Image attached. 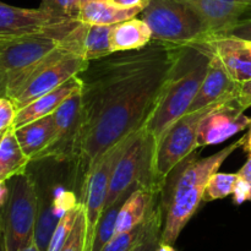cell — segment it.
Segmentation results:
<instances>
[{"label": "cell", "instance_id": "cell-1", "mask_svg": "<svg viewBox=\"0 0 251 251\" xmlns=\"http://www.w3.org/2000/svg\"><path fill=\"white\" fill-rule=\"evenodd\" d=\"M179 47L152 41L139 50L114 51L88 61L78 74L81 122L70 163L80 194L105 152L145 126L158 104Z\"/></svg>", "mask_w": 251, "mask_h": 251}, {"label": "cell", "instance_id": "cell-2", "mask_svg": "<svg viewBox=\"0 0 251 251\" xmlns=\"http://www.w3.org/2000/svg\"><path fill=\"white\" fill-rule=\"evenodd\" d=\"M243 142L244 136L205 158H198L193 153L174 169L176 176L172 173L162 189L163 228L161 243L174 245L181 230L203 202L210 176L218 172L235 150L243 146Z\"/></svg>", "mask_w": 251, "mask_h": 251}, {"label": "cell", "instance_id": "cell-3", "mask_svg": "<svg viewBox=\"0 0 251 251\" xmlns=\"http://www.w3.org/2000/svg\"><path fill=\"white\" fill-rule=\"evenodd\" d=\"M211 48L205 43L180 46L158 104L145 124L157 145L169 127L186 114L207 73Z\"/></svg>", "mask_w": 251, "mask_h": 251}, {"label": "cell", "instance_id": "cell-4", "mask_svg": "<svg viewBox=\"0 0 251 251\" xmlns=\"http://www.w3.org/2000/svg\"><path fill=\"white\" fill-rule=\"evenodd\" d=\"M140 15L151 29L152 41L186 46L210 36L200 17L180 0H147Z\"/></svg>", "mask_w": 251, "mask_h": 251}, {"label": "cell", "instance_id": "cell-5", "mask_svg": "<svg viewBox=\"0 0 251 251\" xmlns=\"http://www.w3.org/2000/svg\"><path fill=\"white\" fill-rule=\"evenodd\" d=\"M9 196L0 210L6 251H19L33 239L38 210L36 180L28 172L7 180Z\"/></svg>", "mask_w": 251, "mask_h": 251}, {"label": "cell", "instance_id": "cell-6", "mask_svg": "<svg viewBox=\"0 0 251 251\" xmlns=\"http://www.w3.org/2000/svg\"><path fill=\"white\" fill-rule=\"evenodd\" d=\"M153 154V140L147 132L146 127L142 126L120 154L113 169L105 199V207L117 201H125L139 186H156L152 178Z\"/></svg>", "mask_w": 251, "mask_h": 251}, {"label": "cell", "instance_id": "cell-7", "mask_svg": "<svg viewBox=\"0 0 251 251\" xmlns=\"http://www.w3.org/2000/svg\"><path fill=\"white\" fill-rule=\"evenodd\" d=\"M80 21L38 33L0 37V96L9 78L36 64L60 46L64 37Z\"/></svg>", "mask_w": 251, "mask_h": 251}, {"label": "cell", "instance_id": "cell-8", "mask_svg": "<svg viewBox=\"0 0 251 251\" xmlns=\"http://www.w3.org/2000/svg\"><path fill=\"white\" fill-rule=\"evenodd\" d=\"M218 104L221 103L184 114L169 127L157 145L152 162V178L161 190L172 172L198 149L196 139L201 120Z\"/></svg>", "mask_w": 251, "mask_h": 251}, {"label": "cell", "instance_id": "cell-9", "mask_svg": "<svg viewBox=\"0 0 251 251\" xmlns=\"http://www.w3.org/2000/svg\"><path fill=\"white\" fill-rule=\"evenodd\" d=\"M135 134L125 139L124 141L115 145L108 152H105L104 156L91 169L87 178H86L85 184H83L82 189H81L80 202L85 207L86 226H87L86 251H91L96 227H97L98 221H100V216H102L103 211H104L105 199H107L113 169H114L120 154L126 149V146L130 144Z\"/></svg>", "mask_w": 251, "mask_h": 251}, {"label": "cell", "instance_id": "cell-10", "mask_svg": "<svg viewBox=\"0 0 251 251\" xmlns=\"http://www.w3.org/2000/svg\"><path fill=\"white\" fill-rule=\"evenodd\" d=\"M81 90L74 92L60 107L53 113L55 124V136L53 144L43 153L42 159L53 158L60 162H71L81 122Z\"/></svg>", "mask_w": 251, "mask_h": 251}, {"label": "cell", "instance_id": "cell-11", "mask_svg": "<svg viewBox=\"0 0 251 251\" xmlns=\"http://www.w3.org/2000/svg\"><path fill=\"white\" fill-rule=\"evenodd\" d=\"M250 125L251 118L244 114V110L240 109L234 100L221 103L201 120L196 147L222 144Z\"/></svg>", "mask_w": 251, "mask_h": 251}, {"label": "cell", "instance_id": "cell-12", "mask_svg": "<svg viewBox=\"0 0 251 251\" xmlns=\"http://www.w3.org/2000/svg\"><path fill=\"white\" fill-rule=\"evenodd\" d=\"M73 21L42 7L25 9L0 1V37L51 31Z\"/></svg>", "mask_w": 251, "mask_h": 251}, {"label": "cell", "instance_id": "cell-13", "mask_svg": "<svg viewBox=\"0 0 251 251\" xmlns=\"http://www.w3.org/2000/svg\"><path fill=\"white\" fill-rule=\"evenodd\" d=\"M238 88L239 82L233 80L221 59L211 50L207 73L188 113L198 112L217 103L233 102L238 96Z\"/></svg>", "mask_w": 251, "mask_h": 251}, {"label": "cell", "instance_id": "cell-14", "mask_svg": "<svg viewBox=\"0 0 251 251\" xmlns=\"http://www.w3.org/2000/svg\"><path fill=\"white\" fill-rule=\"evenodd\" d=\"M201 43L207 44L221 59L228 74L237 82L251 80V41L226 36H210Z\"/></svg>", "mask_w": 251, "mask_h": 251}, {"label": "cell", "instance_id": "cell-15", "mask_svg": "<svg viewBox=\"0 0 251 251\" xmlns=\"http://www.w3.org/2000/svg\"><path fill=\"white\" fill-rule=\"evenodd\" d=\"M162 190L154 185L139 186L132 191L120 207L115 226V234L126 232L144 222L157 201Z\"/></svg>", "mask_w": 251, "mask_h": 251}, {"label": "cell", "instance_id": "cell-16", "mask_svg": "<svg viewBox=\"0 0 251 251\" xmlns=\"http://www.w3.org/2000/svg\"><path fill=\"white\" fill-rule=\"evenodd\" d=\"M81 87H82V82L77 75L71 77L70 80H68L55 90L41 96L33 102L27 104L26 107L17 110L14 127H20L22 125H26L28 123L34 122V120L47 117L49 114H53L60 107L64 100H68L74 92L80 90Z\"/></svg>", "mask_w": 251, "mask_h": 251}, {"label": "cell", "instance_id": "cell-17", "mask_svg": "<svg viewBox=\"0 0 251 251\" xmlns=\"http://www.w3.org/2000/svg\"><path fill=\"white\" fill-rule=\"evenodd\" d=\"M15 136L21 146L22 151L31 162L42 158L44 152L53 144L55 136V124L53 114L37 119L34 122L14 127Z\"/></svg>", "mask_w": 251, "mask_h": 251}, {"label": "cell", "instance_id": "cell-18", "mask_svg": "<svg viewBox=\"0 0 251 251\" xmlns=\"http://www.w3.org/2000/svg\"><path fill=\"white\" fill-rule=\"evenodd\" d=\"M146 5L147 0L134 7H120L109 0H96L81 6L78 21L87 25H115L137 17Z\"/></svg>", "mask_w": 251, "mask_h": 251}, {"label": "cell", "instance_id": "cell-19", "mask_svg": "<svg viewBox=\"0 0 251 251\" xmlns=\"http://www.w3.org/2000/svg\"><path fill=\"white\" fill-rule=\"evenodd\" d=\"M152 42V32L142 19L126 20L113 25L110 32L112 51L139 50Z\"/></svg>", "mask_w": 251, "mask_h": 251}, {"label": "cell", "instance_id": "cell-20", "mask_svg": "<svg viewBox=\"0 0 251 251\" xmlns=\"http://www.w3.org/2000/svg\"><path fill=\"white\" fill-rule=\"evenodd\" d=\"M29 163L31 161L15 136L14 126L9 127L0 141V183H6L12 176L25 173Z\"/></svg>", "mask_w": 251, "mask_h": 251}, {"label": "cell", "instance_id": "cell-21", "mask_svg": "<svg viewBox=\"0 0 251 251\" xmlns=\"http://www.w3.org/2000/svg\"><path fill=\"white\" fill-rule=\"evenodd\" d=\"M113 25H87L83 36V58L97 60L112 54L110 32Z\"/></svg>", "mask_w": 251, "mask_h": 251}, {"label": "cell", "instance_id": "cell-22", "mask_svg": "<svg viewBox=\"0 0 251 251\" xmlns=\"http://www.w3.org/2000/svg\"><path fill=\"white\" fill-rule=\"evenodd\" d=\"M162 196V195H161ZM161 207V199L156 202L151 212L146 217L144 222L140 223L139 226L134 227L132 229L126 230V232L119 233L115 234L114 237L110 239V242L103 248L102 251H135L137 249L142 240L146 237L147 232H149L150 227H151L153 218L156 216L157 211Z\"/></svg>", "mask_w": 251, "mask_h": 251}, {"label": "cell", "instance_id": "cell-23", "mask_svg": "<svg viewBox=\"0 0 251 251\" xmlns=\"http://www.w3.org/2000/svg\"><path fill=\"white\" fill-rule=\"evenodd\" d=\"M123 203L124 201H117L113 205L104 208L97 223V227H96L91 251H102L103 248L114 237L118 213H119Z\"/></svg>", "mask_w": 251, "mask_h": 251}, {"label": "cell", "instance_id": "cell-24", "mask_svg": "<svg viewBox=\"0 0 251 251\" xmlns=\"http://www.w3.org/2000/svg\"><path fill=\"white\" fill-rule=\"evenodd\" d=\"M240 181V176L238 173H220L216 172L210 176L206 186L203 202L220 200V199L228 198L235 193L238 184Z\"/></svg>", "mask_w": 251, "mask_h": 251}, {"label": "cell", "instance_id": "cell-25", "mask_svg": "<svg viewBox=\"0 0 251 251\" xmlns=\"http://www.w3.org/2000/svg\"><path fill=\"white\" fill-rule=\"evenodd\" d=\"M80 208L81 203H78V205L68 210L61 216L58 226L54 229V233L51 235V239L49 242L47 251H61L64 245H65L66 240L70 237L71 232H73L74 225H75V221L77 218L78 212H80Z\"/></svg>", "mask_w": 251, "mask_h": 251}, {"label": "cell", "instance_id": "cell-26", "mask_svg": "<svg viewBox=\"0 0 251 251\" xmlns=\"http://www.w3.org/2000/svg\"><path fill=\"white\" fill-rule=\"evenodd\" d=\"M42 9L68 20L78 21L81 12L80 0H41Z\"/></svg>", "mask_w": 251, "mask_h": 251}, {"label": "cell", "instance_id": "cell-27", "mask_svg": "<svg viewBox=\"0 0 251 251\" xmlns=\"http://www.w3.org/2000/svg\"><path fill=\"white\" fill-rule=\"evenodd\" d=\"M86 233H87V226H86V212L85 207L81 203L80 212L74 225L73 232L70 237L66 240L65 245L61 251H86Z\"/></svg>", "mask_w": 251, "mask_h": 251}, {"label": "cell", "instance_id": "cell-28", "mask_svg": "<svg viewBox=\"0 0 251 251\" xmlns=\"http://www.w3.org/2000/svg\"><path fill=\"white\" fill-rule=\"evenodd\" d=\"M162 228H163V210H162L161 202V207L157 211L156 216L153 218V222H152L146 237H145V239L142 240L141 244L137 247V249L135 251H156L159 243H161Z\"/></svg>", "mask_w": 251, "mask_h": 251}, {"label": "cell", "instance_id": "cell-29", "mask_svg": "<svg viewBox=\"0 0 251 251\" xmlns=\"http://www.w3.org/2000/svg\"><path fill=\"white\" fill-rule=\"evenodd\" d=\"M17 108L9 97L0 96V131H6L9 127L14 126Z\"/></svg>", "mask_w": 251, "mask_h": 251}, {"label": "cell", "instance_id": "cell-30", "mask_svg": "<svg viewBox=\"0 0 251 251\" xmlns=\"http://www.w3.org/2000/svg\"><path fill=\"white\" fill-rule=\"evenodd\" d=\"M213 36L235 37V38L251 41V17L240 20V21H238L237 24H234L233 26L228 27L227 29L222 31L221 33L213 34Z\"/></svg>", "mask_w": 251, "mask_h": 251}, {"label": "cell", "instance_id": "cell-31", "mask_svg": "<svg viewBox=\"0 0 251 251\" xmlns=\"http://www.w3.org/2000/svg\"><path fill=\"white\" fill-rule=\"evenodd\" d=\"M238 107L242 110H247L251 107V80L244 81L239 83L238 96L234 100Z\"/></svg>", "mask_w": 251, "mask_h": 251}, {"label": "cell", "instance_id": "cell-32", "mask_svg": "<svg viewBox=\"0 0 251 251\" xmlns=\"http://www.w3.org/2000/svg\"><path fill=\"white\" fill-rule=\"evenodd\" d=\"M233 200L237 205H242L245 201H251V184L243 179L242 176H240V181L235 189V193L233 194Z\"/></svg>", "mask_w": 251, "mask_h": 251}, {"label": "cell", "instance_id": "cell-33", "mask_svg": "<svg viewBox=\"0 0 251 251\" xmlns=\"http://www.w3.org/2000/svg\"><path fill=\"white\" fill-rule=\"evenodd\" d=\"M238 174H239V176H242L243 179H245V180L249 181L251 184V153H249L248 161L245 162L244 166L238 171Z\"/></svg>", "mask_w": 251, "mask_h": 251}, {"label": "cell", "instance_id": "cell-34", "mask_svg": "<svg viewBox=\"0 0 251 251\" xmlns=\"http://www.w3.org/2000/svg\"><path fill=\"white\" fill-rule=\"evenodd\" d=\"M109 1L120 7H134L142 4L145 0H109Z\"/></svg>", "mask_w": 251, "mask_h": 251}, {"label": "cell", "instance_id": "cell-35", "mask_svg": "<svg viewBox=\"0 0 251 251\" xmlns=\"http://www.w3.org/2000/svg\"><path fill=\"white\" fill-rule=\"evenodd\" d=\"M7 196H9V186L6 183H0V210L2 208V206L5 205L7 200Z\"/></svg>", "mask_w": 251, "mask_h": 251}, {"label": "cell", "instance_id": "cell-36", "mask_svg": "<svg viewBox=\"0 0 251 251\" xmlns=\"http://www.w3.org/2000/svg\"><path fill=\"white\" fill-rule=\"evenodd\" d=\"M243 150L247 153H251V125L249 126V131L244 136V142H243Z\"/></svg>", "mask_w": 251, "mask_h": 251}, {"label": "cell", "instance_id": "cell-37", "mask_svg": "<svg viewBox=\"0 0 251 251\" xmlns=\"http://www.w3.org/2000/svg\"><path fill=\"white\" fill-rule=\"evenodd\" d=\"M19 251H42V250L37 247V244L34 243V239H32L28 244L25 245V247L21 248Z\"/></svg>", "mask_w": 251, "mask_h": 251}, {"label": "cell", "instance_id": "cell-38", "mask_svg": "<svg viewBox=\"0 0 251 251\" xmlns=\"http://www.w3.org/2000/svg\"><path fill=\"white\" fill-rule=\"evenodd\" d=\"M0 251H6V244H5L4 229H2L1 217H0Z\"/></svg>", "mask_w": 251, "mask_h": 251}, {"label": "cell", "instance_id": "cell-39", "mask_svg": "<svg viewBox=\"0 0 251 251\" xmlns=\"http://www.w3.org/2000/svg\"><path fill=\"white\" fill-rule=\"evenodd\" d=\"M156 251H176V249L172 244H166V243H159L158 248H157Z\"/></svg>", "mask_w": 251, "mask_h": 251}, {"label": "cell", "instance_id": "cell-40", "mask_svg": "<svg viewBox=\"0 0 251 251\" xmlns=\"http://www.w3.org/2000/svg\"><path fill=\"white\" fill-rule=\"evenodd\" d=\"M80 1H81V6H82V5L87 4V2H90V1H96V0H80Z\"/></svg>", "mask_w": 251, "mask_h": 251}, {"label": "cell", "instance_id": "cell-41", "mask_svg": "<svg viewBox=\"0 0 251 251\" xmlns=\"http://www.w3.org/2000/svg\"><path fill=\"white\" fill-rule=\"evenodd\" d=\"M6 131H0V141H1V139H2V136H4V134Z\"/></svg>", "mask_w": 251, "mask_h": 251}]
</instances>
